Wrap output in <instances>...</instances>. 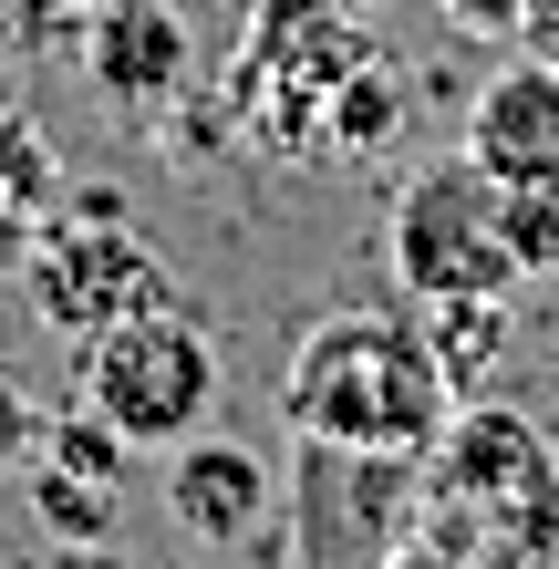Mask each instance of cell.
<instances>
[{
    "instance_id": "obj_1",
    "label": "cell",
    "mask_w": 559,
    "mask_h": 569,
    "mask_svg": "<svg viewBox=\"0 0 559 569\" xmlns=\"http://www.w3.org/2000/svg\"><path fill=\"white\" fill-rule=\"evenodd\" d=\"M280 415L290 435H332V446H383V456H425L456 415V383L425 352V321L405 311H332L290 342L280 373Z\"/></svg>"
},
{
    "instance_id": "obj_2",
    "label": "cell",
    "mask_w": 559,
    "mask_h": 569,
    "mask_svg": "<svg viewBox=\"0 0 559 569\" xmlns=\"http://www.w3.org/2000/svg\"><path fill=\"white\" fill-rule=\"evenodd\" d=\"M218 342L197 331L177 300H156V311H124L83 342V405L104 415L136 456H167L187 435L218 425Z\"/></svg>"
},
{
    "instance_id": "obj_3",
    "label": "cell",
    "mask_w": 559,
    "mask_h": 569,
    "mask_svg": "<svg viewBox=\"0 0 559 569\" xmlns=\"http://www.w3.org/2000/svg\"><path fill=\"white\" fill-rule=\"evenodd\" d=\"M280 508H290V539H301L290 549L301 569H383L425 528V456L301 435V466H290Z\"/></svg>"
},
{
    "instance_id": "obj_4",
    "label": "cell",
    "mask_w": 559,
    "mask_h": 569,
    "mask_svg": "<svg viewBox=\"0 0 559 569\" xmlns=\"http://www.w3.org/2000/svg\"><path fill=\"white\" fill-rule=\"evenodd\" d=\"M21 290H31V311H42L52 331H73V342H93V331L124 321V311H156V300H177L167 259H156L136 228H124V197H114V187H83L62 218L31 228Z\"/></svg>"
},
{
    "instance_id": "obj_5",
    "label": "cell",
    "mask_w": 559,
    "mask_h": 569,
    "mask_svg": "<svg viewBox=\"0 0 559 569\" xmlns=\"http://www.w3.org/2000/svg\"><path fill=\"white\" fill-rule=\"evenodd\" d=\"M393 280L415 300H508L518 290V259H508V228H498V177H487L477 156H446L425 166V177L393 197Z\"/></svg>"
},
{
    "instance_id": "obj_6",
    "label": "cell",
    "mask_w": 559,
    "mask_h": 569,
    "mask_svg": "<svg viewBox=\"0 0 559 569\" xmlns=\"http://www.w3.org/2000/svg\"><path fill=\"white\" fill-rule=\"evenodd\" d=\"M280 508V466L249 446V435H187L167 446V518L187 528L197 549H249Z\"/></svg>"
},
{
    "instance_id": "obj_7",
    "label": "cell",
    "mask_w": 559,
    "mask_h": 569,
    "mask_svg": "<svg viewBox=\"0 0 559 569\" xmlns=\"http://www.w3.org/2000/svg\"><path fill=\"white\" fill-rule=\"evenodd\" d=\"M467 156L498 187H559V52H518L508 73L477 83Z\"/></svg>"
},
{
    "instance_id": "obj_8",
    "label": "cell",
    "mask_w": 559,
    "mask_h": 569,
    "mask_svg": "<svg viewBox=\"0 0 559 569\" xmlns=\"http://www.w3.org/2000/svg\"><path fill=\"white\" fill-rule=\"evenodd\" d=\"M83 31V73H93V93L104 104H167V93L187 83V21L167 11V0H104V11H83L73 21Z\"/></svg>"
},
{
    "instance_id": "obj_9",
    "label": "cell",
    "mask_w": 559,
    "mask_h": 569,
    "mask_svg": "<svg viewBox=\"0 0 559 569\" xmlns=\"http://www.w3.org/2000/svg\"><path fill=\"white\" fill-rule=\"evenodd\" d=\"M415 321H425V352H436V373L456 383V405L508 362V300H415Z\"/></svg>"
},
{
    "instance_id": "obj_10",
    "label": "cell",
    "mask_w": 559,
    "mask_h": 569,
    "mask_svg": "<svg viewBox=\"0 0 559 569\" xmlns=\"http://www.w3.org/2000/svg\"><path fill=\"white\" fill-rule=\"evenodd\" d=\"M498 228L518 280H559V187H498Z\"/></svg>"
},
{
    "instance_id": "obj_11",
    "label": "cell",
    "mask_w": 559,
    "mask_h": 569,
    "mask_svg": "<svg viewBox=\"0 0 559 569\" xmlns=\"http://www.w3.org/2000/svg\"><path fill=\"white\" fill-rule=\"evenodd\" d=\"M31 466H62V477H93V487H124V435L104 425V415H62V425H42V456Z\"/></svg>"
},
{
    "instance_id": "obj_12",
    "label": "cell",
    "mask_w": 559,
    "mask_h": 569,
    "mask_svg": "<svg viewBox=\"0 0 559 569\" xmlns=\"http://www.w3.org/2000/svg\"><path fill=\"white\" fill-rule=\"evenodd\" d=\"M31 508H42L52 539H104V528H114V487L62 477V466H31Z\"/></svg>"
},
{
    "instance_id": "obj_13",
    "label": "cell",
    "mask_w": 559,
    "mask_h": 569,
    "mask_svg": "<svg viewBox=\"0 0 559 569\" xmlns=\"http://www.w3.org/2000/svg\"><path fill=\"white\" fill-rule=\"evenodd\" d=\"M42 456V405L21 393V373L0 362V466H31Z\"/></svg>"
},
{
    "instance_id": "obj_14",
    "label": "cell",
    "mask_w": 559,
    "mask_h": 569,
    "mask_svg": "<svg viewBox=\"0 0 559 569\" xmlns=\"http://www.w3.org/2000/svg\"><path fill=\"white\" fill-rule=\"evenodd\" d=\"M383 569H467V559H456V549L436 539V528H415V539H405V549H393Z\"/></svg>"
},
{
    "instance_id": "obj_15",
    "label": "cell",
    "mask_w": 559,
    "mask_h": 569,
    "mask_svg": "<svg viewBox=\"0 0 559 569\" xmlns=\"http://www.w3.org/2000/svg\"><path fill=\"white\" fill-rule=\"evenodd\" d=\"M518 31H529V42H559V0H518Z\"/></svg>"
}]
</instances>
